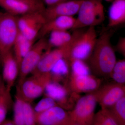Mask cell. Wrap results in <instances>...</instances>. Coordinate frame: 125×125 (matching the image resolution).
Segmentation results:
<instances>
[{
  "label": "cell",
  "mask_w": 125,
  "mask_h": 125,
  "mask_svg": "<svg viewBox=\"0 0 125 125\" xmlns=\"http://www.w3.org/2000/svg\"><path fill=\"white\" fill-rule=\"evenodd\" d=\"M58 105L54 99L49 97L46 96L37 104L33 108V109L35 114H38Z\"/></svg>",
  "instance_id": "4316f807"
},
{
  "label": "cell",
  "mask_w": 125,
  "mask_h": 125,
  "mask_svg": "<svg viewBox=\"0 0 125 125\" xmlns=\"http://www.w3.org/2000/svg\"><path fill=\"white\" fill-rule=\"evenodd\" d=\"M0 6L16 16L42 12L46 7L42 0H0Z\"/></svg>",
  "instance_id": "9c48e42d"
},
{
  "label": "cell",
  "mask_w": 125,
  "mask_h": 125,
  "mask_svg": "<svg viewBox=\"0 0 125 125\" xmlns=\"http://www.w3.org/2000/svg\"><path fill=\"white\" fill-rule=\"evenodd\" d=\"M75 21L73 16H59L46 21L39 32L38 39L44 37L52 31L72 29Z\"/></svg>",
  "instance_id": "ac0fdd59"
},
{
  "label": "cell",
  "mask_w": 125,
  "mask_h": 125,
  "mask_svg": "<svg viewBox=\"0 0 125 125\" xmlns=\"http://www.w3.org/2000/svg\"><path fill=\"white\" fill-rule=\"evenodd\" d=\"M111 38L110 32L105 31L102 33L98 37L93 52L88 60L90 70L98 76H110L116 62Z\"/></svg>",
  "instance_id": "6da1fadb"
},
{
  "label": "cell",
  "mask_w": 125,
  "mask_h": 125,
  "mask_svg": "<svg viewBox=\"0 0 125 125\" xmlns=\"http://www.w3.org/2000/svg\"><path fill=\"white\" fill-rule=\"evenodd\" d=\"M71 0H42L45 5L46 6V7L51 6L60 2Z\"/></svg>",
  "instance_id": "4dcf8cb0"
},
{
  "label": "cell",
  "mask_w": 125,
  "mask_h": 125,
  "mask_svg": "<svg viewBox=\"0 0 125 125\" xmlns=\"http://www.w3.org/2000/svg\"><path fill=\"white\" fill-rule=\"evenodd\" d=\"M101 81L89 75L75 76L72 75L69 81L65 84L73 93L78 94L82 92L92 93L96 91L100 87Z\"/></svg>",
  "instance_id": "e0dca14e"
},
{
  "label": "cell",
  "mask_w": 125,
  "mask_h": 125,
  "mask_svg": "<svg viewBox=\"0 0 125 125\" xmlns=\"http://www.w3.org/2000/svg\"><path fill=\"white\" fill-rule=\"evenodd\" d=\"M17 16L0 13V56L12 49L19 33Z\"/></svg>",
  "instance_id": "52a82bcc"
},
{
  "label": "cell",
  "mask_w": 125,
  "mask_h": 125,
  "mask_svg": "<svg viewBox=\"0 0 125 125\" xmlns=\"http://www.w3.org/2000/svg\"><path fill=\"white\" fill-rule=\"evenodd\" d=\"M70 65L72 70V75L81 76L90 75L91 70L89 66L85 63V61L73 60L70 62Z\"/></svg>",
  "instance_id": "d4e9b609"
},
{
  "label": "cell",
  "mask_w": 125,
  "mask_h": 125,
  "mask_svg": "<svg viewBox=\"0 0 125 125\" xmlns=\"http://www.w3.org/2000/svg\"><path fill=\"white\" fill-rule=\"evenodd\" d=\"M80 30H73L72 33L67 30L51 32L49 34V39H47L49 47L52 49V47L57 48L70 46L78 36Z\"/></svg>",
  "instance_id": "d6986e66"
},
{
  "label": "cell",
  "mask_w": 125,
  "mask_h": 125,
  "mask_svg": "<svg viewBox=\"0 0 125 125\" xmlns=\"http://www.w3.org/2000/svg\"><path fill=\"white\" fill-rule=\"evenodd\" d=\"M77 14L72 30L95 27L105 19L104 7L101 0H83Z\"/></svg>",
  "instance_id": "7a4b0ae2"
},
{
  "label": "cell",
  "mask_w": 125,
  "mask_h": 125,
  "mask_svg": "<svg viewBox=\"0 0 125 125\" xmlns=\"http://www.w3.org/2000/svg\"><path fill=\"white\" fill-rule=\"evenodd\" d=\"M45 37L35 42L21 62L17 84L21 83L35 69L46 52L51 49Z\"/></svg>",
  "instance_id": "5b68a950"
},
{
  "label": "cell",
  "mask_w": 125,
  "mask_h": 125,
  "mask_svg": "<svg viewBox=\"0 0 125 125\" xmlns=\"http://www.w3.org/2000/svg\"><path fill=\"white\" fill-rule=\"evenodd\" d=\"M107 109L115 120L118 125H125V96Z\"/></svg>",
  "instance_id": "603a6c76"
},
{
  "label": "cell",
  "mask_w": 125,
  "mask_h": 125,
  "mask_svg": "<svg viewBox=\"0 0 125 125\" xmlns=\"http://www.w3.org/2000/svg\"><path fill=\"white\" fill-rule=\"evenodd\" d=\"M12 103H6L0 105V125L6 119V115Z\"/></svg>",
  "instance_id": "83f0119b"
},
{
  "label": "cell",
  "mask_w": 125,
  "mask_h": 125,
  "mask_svg": "<svg viewBox=\"0 0 125 125\" xmlns=\"http://www.w3.org/2000/svg\"><path fill=\"white\" fill-rule=\"evenodd\" d=\"M43 94L54 99L58 106L65 109L72 108L73 103L78 99V94L73 93L66 84L51 80L45 87Z\"/></svg>",
  "instance_id": "ba28073f"
},
{
  "label": "cell",
  "mask_w": 125,
  "mask_h": 125,
  "mask_svg": "<svg viewBox=\"0 0 125 125\" xmlns=\"http://www.w3.org/2000/svg\"><path fill=\"white\" fill-rule=\"evenodd\" d=\"M70 47L57 48L46 52L41 58L32 74L49 73L52 68L60 59L67 60Z\"/></svg>",
  "instance_id": "4fadbf2b"
},
{
  "label": "cell",
  "mask_w": 125,
  "mask_h": 125,
  "mask_svg": "<svg viewBox=\"0 0 125 125\" xmlns=\"http://www.w3.org/2000/svg\"><path fill=\"white\" fill-rule=\"evenodd\" d=\"M83 0L68 1L46 7L43 11L46 21L59 16L73 17L78 14Z\"/></svg>",
  "instance_id": "5bb4252c"
},
{
  "label": "cell",
  "mask_w": 125,
  "mask_h": 125,
  "mask_svg": "<svg viewBox=\"0 0 125 125\" xmlns=\"http://www.w3.org/2000/svg\"><path fill=\"white\" fill-rule=\"evenodd\" d=\"M1 125H15L13 120L6 119Z\"/></svg>",
  "instance_id": "d6a6232c"
},
{
  "label": "cell",
  "mask_w": 125,
  "mask_h": 125,
  "mask_svg": "<svg viewBox=\"0 0 125 125\" xmlns=\"http://www.w3.org/2000/svg\"><path fill=\"white\" fill-rule=\"evenodd\" d=\"M35 41L28 39L19 32L14 43L12 51L19 68L22 60L32 46Z\"/></svg>",
  "instance_id": "44dd1931"
},
{
  "label": "cell",
  "mask_w": 125,
  "mask_h": 125,
  "mask_svg": "<svg viewBox=\"0 0 125 125\" xmlns=\"http://www.w3.org/2000/svg\"><path fill=\"white\" fill-rule=\"evenodd\" d=\"M46 22L43 11L31 13L17 17L20 32L28 39L32 41H35Z\"/></svg>",
  "instance_id": "30bf717a"
},
{
  "label": "cell",
  "mask_w": 125,
  "mask_h": 125,
  "mask_svg": "<svg viewBox=\"0 0 125 125\" xmlns=\"http://www.w3.org/2000/svg\"><path fill=\"white\" fill-rule=\"evenodd\" d=\"M93 125H118L108 109H102L94 114Z\"/></svg>",
  "instance_id": "cb8c5ba5"
},
{
  "label": "cell",
  "mask_w": 125,
  "mask_h": 125,
  "mask_svg": "<svg viewBox=\"0 0 125 125\" xmlns=\"http://www.w3.org/2000/svg\"><path fill=\"white\" fill-rule=\"evenodd\" d=\"M108 11V27L112 28L125 22V0H114Z\"/></svg>",
  "instance_id": "ffe728a7"
},
{
  "label": "cell",
  "mask_w": 125,
  "mask_h": 125,
  "mask_svg": "<svg viewBox=\"0 0 125 125\" xmlns=\"http://www.w3.org/2000/svg\"><path fill=\"white\" fill-rule=\"evenodd\" d=\"M13 110V120L15 125H36L35 113L31 103L15 95Z\"/></svg>",
  "instance_id": "9a60e30c"
},
{
  "label": "cell",
  "mask_w": 125,
  "mask_h": 125,
  "mask_svg": "<svg viewBox=\"0 0 125 125\" xmlns=\"http://www.w3.org/2000/svg\"><path fill=\"white\" fill-rule=\"evenodd\" d=\"M6 90L5 84L2 79V76L0 74V94L5 92Z\"/></svg>",
  "instance_id": "1f68e13d"
},
{
  "label": "cell",
  "mask_w": 125,
  "mask_h": 125,
  "mask_svg": "<svg viewBox=\"0 0 125 125\" xmlns=\"http://www.w3.org/2000/svg\"><path fill=\"white\" fill-rule=\"evenodd\" d=\"M91 93L94 94L102 109L107 108L125 96V85L117 83L109 84Z\"/></svg>",
  "instance_id": "8fae6325"
},
{
  "label": "cell",
  "mask_w": 125,
  "mask_h": 125,
  "mask_svg": "<svg viewBox=\"0 0 125 125\" xmlns=\"http://www.w3.org/2000/svg\"><path fill=\"white\" fill-rule=\"evenodd\" d=\"M110 76L116 83L125 84V61L120 60L116 62Z\"/></svg>",
  "instance_id": "484cf974"
},
{
  "label": "cell",
  "mask_w": 125,
  "mask_h": 125,
  "mask_svg": "<svg viewBox=\"0 0 125 125\" xmlns=\"http://www.w3.org/2000/svg\"><path fill=\"white\" fill-rule=\"evenodd\" d=\"M117 51L125 56V38L121 37L118 39L116 46Z\"/></svg>",
  "instance_id": "f1b7e54d"
},
{
  "label": "cell",
  "mask_w": 125,
  "mask_h": 125,
  "mask_svg": "<svg viewBox=\"0 0 125 125\" xmlns=\"http://www.w3.org/2000/svg\"><path fill=\"white\" fill-rule=\"evenodd\" d=\"M97 103L92 93L78 99L73 109L68 112L73 125H93Z\"/></svg>",
  "instance_id": "8992f818"
},
{
  "label": "cell",
  "mask_w": 125,
  "mask_h": 125,
  "mask_svg": "<svg viewBox=\"0 0 125 125\" xmlns=\"http://www.w3.org/2000/svg\"><path fill=\"white\" fill-rule=\"evenodd\" d=\"M10 92L6 90L5 92L0 94V105L6 103H12Z\"/></svg>",
  "instance_id": "f546056e"
},
{
  "label": "cell",
  "mask_w": 125,
  "mask_h": 125,
  "mask_svg": "<svg viewBox=\"0 0 125 125\" xmlns=\"http://www.w3.org/2000/svg\"><path fill=\"white\" fill-rule=\"evenodd\" d=\"M36 125H73L69 112L59 106H56L45 111L35 114Z\"/></svg>",
  "instance_id": "7c38bea8"
},
{
  "label": "cell",
  "mask_w": 125,
  "mask_h": 125,
  "mask_svg": "<svg viewBox=\"0 0 125 125\" xmlns=\"http://www.w3.org/2000/svg\"><path fill=\"white\" fill-rule=\"evenodd\" d=\"M51 80L50 73L27 76L16 87V96L31 103L44 93L46 85Z\"/></svg>",
  "instance_id": "277c9868"
},
{
  "label": "cell",
  "mask_w": 125,
  "mask_h": 125,
  "mask_svg": "<svg viewBox=\"0 0 125 125\" xmlns=\"http://www.w3.org/2000/svg\"><path fill=\"white\" fill-rule=\"evenodd\" d=\"M104 0L106 1H113L114 0Z\"/></svg>",
  "instance_id": "836d02e7"
},
{
  "label": "cell",
  "mask_w": 125,
  "mask_h": 125,
  "mask_svg": "<svg viewBox=\"0 0 125 125\" xmlns=\"http://www.w3.org/2000/svg\"><path fill=\"white\" fill-rule=\"evenodd\" d=\"M1 12H0V13Z\"/></svg>",
  "instance_id": "e575fe53"
},
{
  "label": "cell",
  "mask_w": 125,
  "mask_h": 125,
  "mask_svg": "<svg viewBox=\"0 0 125 125\" xmlns=\"http://www.w3.org/2000/svg\"><path fill=\"white\" fill-rule=\"evenodd\" d=\"M2 67V78L5 83L6 89L11 91L19 76V68L12 50L0 56Z\"/></svg>",
  "instance_id": "2e32d148"
},
{
  "label": "cell",
  "mask_w": 125,
  "mask_h": 125,
  "mask_svg": "<svg viewBox=\"0 0 125 125\" xmlns=\"http://www.w3.org/2000/svg\"><path fill=\"white\" fill-rule=\"evenodd\" d=\"M69 62L64 58L60 59L57 62L50 71L51 80L60 83L64 80L69 73Z\"/></svg>",
  "instance_id": "7402d4cb"
},
{
  "label": "cell",
  "mask_w": 125,
  "mask_h": 125,
  "mask_svg": "<svg viewBox=\"0 0 125 125\" xmlns=\"http://www.w3.org/2000/svg\"><path fill=\"white\" fill-rule=\"evenodd\" d=\"M81 29L69 49L67 60L69 63L73 60H88L97 42L98 37L95 27H88L85 31Z\"/></svg>",
  "instance_id": "3957f363"
}]
</instances>
